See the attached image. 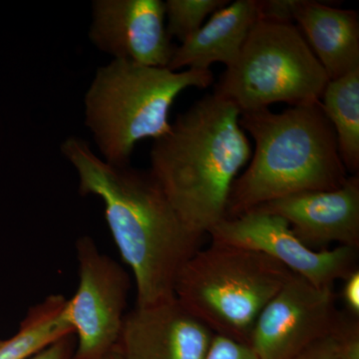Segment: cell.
<instances>
[{
	"label": "cell",
	"mask_w": 359,
	"mask_h": 359,
	"mask_svg": "<svg viewBox=\"0 0 359 359\" xmlns=\"http://www.w3.org/2000/svg\"><path fill=\"white\" fill-rule=\"evenodd\" d=\"M60 150L76 171L80 194L102 201L116 245L133 271L136 306L174 299L180 271L203 237L184 224L149 170L108 164L78 137L66 138Z\"/></svg>",
	"instance_id": "obj_1"
},
{
	"label": "cell",
	"mask_w": 359,
	"mask_h": 359,
	"mask_svg": "<svg viewBox=\"0 0 359 359\" xmlns=\"http://www.w3.org/2000/svg\"><path fill=\"white\" fill-rule=\"evenodd\" d=\"M240 116L233 103L210 94L177 116L151 148L149 171L201 237L226 219L231 187L252 157Z\"/></svg>",
	"instance_id": "obj_2"
},
{
	"label": "cell",
	"mask_w": 359,
	"mask_h": 359,
	"mask_svg": "<svg viewBox=\"0 0 359 359\" xmlns=\"http://www.w3.org/2000/svg\"><path fill=\"white\" fill-rule=\"evenodd\" d=\"M240 125L255 152L231 187L226 219L295 194L335 190L348 178L320 101L243 112Z\"/></svg>",
	"instance_id": "obj_3"
},
{
	"label": "cell",
	"mask_w": 359,
	"mask_h": 359,
	"mask_svg": "<svg viewBox=\"0 0 359 359\" xmlns=\"http://www.w3.org/2000/svg\"><path fill=\"white\" fill-rule=\"evenodd\" d=\"M212 83L211 70L172 71L111 60L97 68L85 93V126L106 163L129 166L137 144L169 132L170 112L180 94Z\"/></svg>",
	"instance_id": "obj_4"
},
{
	"label": "cell",
	"mask_w": 359,
	"mask_h": 359,
	"mask_svg": "<svg viewBox=\"0 0 359 359\" xmlns=\"http://www.w3.org/2000/svg\"><path fill=\"white\" fill-rule=\"evenodd\" d=\"M294 276L262 252L212 243L184 264L175 297L215 334L249 344L259 314Z\"/></svg>",
	"instance_id": "obj_5"
},
{
	"label": "cell",
	"mask_w": 359,
	"mask_h": 359,
	"mask_svg": "<svg viewBox=\"0 0 359 359\" xmlns=\"http://www.w3.org/2000/svg\"><path fill=\"white\" fill-rule=\"evenodd\" d=\"M327 73L294 23L259 18L214 94L243 112L320 102Z\"/></svg>",
	"instance_id": "obj_6"
},
{
	"label": "cell",
	"mask_w": 359,
	"mask_h": 359,
	"mask_svg": "<svg viewBox=\"0 0 359 359\" xmlns=\"http://www.w3.org/2000/svg\"><path fill=\"white\" fill-rule=\"evenodd\" d=\"M76 252L79 285L67 301L68 320L76 337L73 359H102L121 334L130 278L88 236L78 238Z\"/></svg>",
	"instance_id": "obj_7"
},
{
	"label": "cell",
	"mask_w": 359,
	"mask_h": 359,
	"mask_svg": "<svg viewBox=\"0 0 359 359\" xmlns=\"http://www.w3.org/2000/svg\"><path fill=\"white\" fill-rule=\"evenodd\" d=\"M209 236L215 244L266 255L318 287H334L335 282L358 269V250L337 245L314 250L294 235L282 217L257 209L224 219Z\"/></svg>",
	"instance_id": "obj_8"
},
{
	"label": "cell",
	"mask_w": 359,
	"mask_h": 359,
	"mask_svg": "<svg viewBox=\"0 0 359 359\" xmlns=\"http://www.w3.org/2000/svg\"><path fill=\"white\" fill-rule=\"evenodd\" d=\"M334 287L294 275L259 314L249 346L259 359H292L330 334L339 309Z\"/></svg>",
	"instance_id": "obj_9"
},
{
	"label": "cell",
	"mask_w": 359,
	"mask_h": 359,
	"mask_svg": "<svg viewBox=\"0 0 359 359\" xmlns=\"http://www.w3.org/2000/svg\"><path fill=\"white\" fill-rule=\"evenodd\" d=\"M88 36L112 60L168 68L175 48L162 0H94Z\"/></svg>",
	"instance_id": "obj_10"
},
{
	"label": "cell",
	"mask_w": 359,
	"mask_h": 359,
	"mask_svg": "<svg viewBox=\"0 0 359 359\" xmlns=\"http://www.w3.org/2000/svg\"><path fill=\"white\" fill-rule=\"evenodd\" d=\"M214 337L174 297L126 313L115 348L123 359H205Z\"/></svg>",
	"instance_id": "obj_11"
},
{
	"label": "cell",
	"mask_w": 359,
	"mask_h": 359,
	"mask_svg": "<svg viewBox=\"0 0 359 359\" xmlns=\"http://www.w3.org/2000/svg\"><path fill=\"white\" fill-rule=\"evenodd\" d=\"M255 209L282 217L314 250H328L332 244L359 249L358 175H349L335 190L295 194Z\"/></svg>",
	"instance_id": "obj_12"
},
{
	"label": "cell",
	"mask_w": 359,
	"mask_h": 359,
	"mask_svg": "<svg viewBox=\"0 0 359 359\" xmlns=\"http://www.w3.org/2000/svg\"><path fill=\"white\" fill-rule=\"evenodd\" d=\"M259 20V0L229 2L176 46L168 68L172 71L210 70L215 63L228 68L235 62Z\"/></svg>",
	"instance_id": "obj_13"
},
{
	"label": "cell",
	"mask_w": 359,
	"mask_h": 359,
	"mask_svg": "<svg viewBox=\"0 0 359 359\" xmlns=\"http://www.w3.org/2000/svg\"><path fill=\"white\" fill-rule=\"evenodd\" d=\"M294 22L328 79L359 68L358 11L325 2L295 0Z\"/></svg>",
	"instance_id": "obj_14"
},
{
	"label": "cell",
	"mask_w": 359,
	"mask_h": 359,
	"mask_svg": "<svg viewBox=\"0 0 359 359\" xmlns=\"http://www.w3.org/2000/svg\"><path fill=\"white\" fill-rule=\"evenodd\" d=\"M348 175L359 172V68L330 80L320 98Z\"/></svg>",
	"instance_id": "obj_15"
},
{
	"label": "cell",
	"mask_w": 359,
	"mask_h": 359,
	"mask_svg": "<svg viewBox=\"0 0 359 359\" xmlns=\"http://www.w3.org/2000/svg\"><path fill=\"white\" fill-rule=\"evenodd\" d=\"M67 299L52 294L28 311L18 332L0 340V359H27L45 346L73 332L67 316Z\"/></svg>",
	"instance_id": "obj_16"
},
{
	"label": "cell",
	"mask_w": 359,
	"mask_h": 359,
	"mask_svg": "<svg viewBox=\"0 0 359 359\" xmlns=\"http://www.w3.org/2000/svg\"><path fill=\"white\" fill-rule=\"evenodd\" d=\"M229 2L228 0H167L165 14L168 34L182 43L199 30L212 13Z\"/></svg>",
	"instance_id": "obj_17"
},
{
	"label": "cell",
	"mask_w": 359,
	"mask_h": 359,
	"mask_svg": "<svg viewBox=\"0 0 359 359\" xmlns=\"http://www.w3.org/2000/svg\"><path fill=\"white\" fill-rule=\"evenodd\" d=\"M330 337L346 359H359V316L339 311Z\"/></svg>",
	"instance_id": "obj_18"
},
{
	"label": "cell",
	"mask_w": 359,
	"mask_h": 359,
	"mask_svg": "<svg viewBox=\"0 0 359 359\" xmlns=\"http://www.w3.org/2000/svg\"><path fill=\"white\" fill-rule=\"evenodd\" d=\"M205 359H259V358L249 344L215 334L209 353Z\"/></svg>",
	"instance_id": "obj_19"
},
{
	"label": "cell",
	"mask_w": 359,
	"mask_h": 359,
	"mask_svg": "<svg viewBox=\"0 0 359 359\" xmlns=\"http://www.w3.org/2000/svg\"><path fill=\"white\" fill-rule=\"evenodd\" d=\"M75 348H76V337L74 332L66 334L65 337L45 346L39 353L33 354L27 359H73Z\"/></svg>",
	"instance_id": "obj_20"
},
{
	"label": "cell",
	"mask_w": 359,
	"mask_h": 359,
	"mask_svg": "<svg viewBox=\"0 0 359 359\" xmlns=\"http://www.w3.org/2000/svg\"><path fill=\"white\" fill-rule=\"evenodd\" d=\"M292 359H346L334 339L330 337H323L314 342L308 348L302 351Z\"/></svg>",
	"instance_id": "obj_21"
},
{
	"label": "cell",
	"mask_w": 359,
	"mask_h": 359,
	"mask_svg": "<svg viewBox=\"0 0 359 359\" xmlns=\"http://www.w3.org/2000/svg\"><path fill=\"white\" fill-rule=\"evenodd\" d=\"M344 282L341 297L346 304V311L359 316V269L347 276Z\"/></svg>",
	"instance_id": "obj_22"
},
{
	"label": "cell",
	"mask_w": 359,
	"mask_h": 359,
	"mask_svg": "<svg viewBox=\"0 0 359 359\" xmlns=\"http://www.w3.org/2000/svg\"><path fill=\"white\" fill-rule=\"evenodd\" d=\"M102 359H123L121 354L118 353L117 349L114 348L112 351H110L107 355L104 356Z\"/></svg>",
	"instance_id": "obj_23"
}]
</instances>
